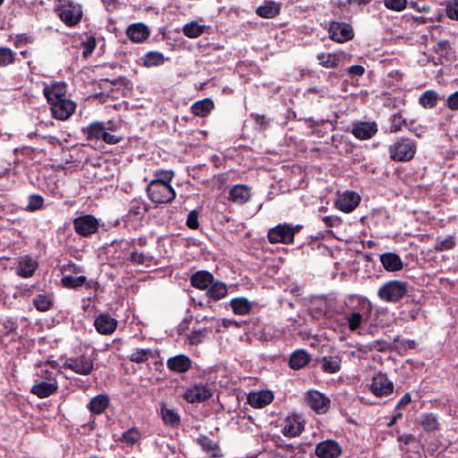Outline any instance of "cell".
Segmentation results:
<instances>
[{
	"label": "cell",
	"mask_w": 458,
	"mask_h": 458,
	"mask_svg": "<svg viewBox=\"0 0 458 458\" xmlns=\"http://www.w3.org/2000/svg\"><path fill=\"white\" fill-rule=\"evenodd\" d=\"M439 95L434 91L424 93L419 98L420 105L426 109H431L438 105Z\"/></svg>",
	"instance_id": "33"
},
{
	"label": "cell",
	"mask_w": 458,
	"mask_h": 458,
	"mask_svg": "<svg viewBox=\"0 0 458 458\" xmlns=\"http://www.w3.org/2000/svg\"><path fill=\"white\" fill-rule=\"evenodd\" d=\"M280 13V7L279 5L275 4V3H268L266 5L260 6L258 9L256 10V14L265 19H272L276 16H278Z\"/></svg>",
	"instance_id": "30"
},
{
	"label": "cell",
	"mask_w": 458,
	"mask_h": 458,
	"mask_svg": "<svg viewBox=\"0 0 458 458\" xmlns=\"http://www.w3.org/2000/svg\"><path fill=\"white\" fill-rule=\"evenodd\" d=\"M361 322H362V316L361 314L357 312L353 313L351 317L349 318V325H348L349 329L351 331H356V329L361 326Z\"/></svg>",
	"instance_id": "48"
},
{
	"label": "cell",
	"mask_w": 458,
	"mask_h": 458,
	"mask_svg": "<svg viewBox=\"0 0 458 458\" xmlns=\"http://www.w3.org/2000/svg\"><path fill=\"white\" fill-rule=\"evenodd\" d=\"M43 204H44V200L40 195H30L29 199H28V205L26 207V210H29V211L40 210L43 207Z\"/></svg>",
	"instance_id": "43"
},
{
	"label": "cell",
	"mask_w": 458,
	"mask_h": 458,
	"mask_svg": "<svg viewBox=\"0 0 458 458\" xmlns=\"http://www.w3.org/2000/svg\"><path fill=\"white\" fill-rule=\"evenodd\" d=\"M105 132H106L105 127L101 122L92 123L86 128V133L88 135V138L92 140L102 139Z\"/></svg>",
	"instance_id": "35"
},
{
	"label": "cell",
	"mask_w": 458,
	"mask_h": 458,
	"mask_svg": "<svg viewBox=\"0 0 458 458\" xmlns=\"http://www.w3.org/2000/svg\"><path fill=\"white\" fill-rule=\"evenodd\" d=\"M140 436L141 434L137 430V429H131L127 431L126 433L123 434L122 440L126 443H136L137 441L140 439Z\"/></svg>",
	"instance_id": "47"
},
{
	"label": "cell",
	"mask_w": 458,
	"mask_h": 458,
	"mask_svg": "<svg viewBox=\"0 0 458 458\" xmlns=\"http://www.w3.org/2000/svg\"><path fill=\"white\" fill-rule=\"evenodd\" d=\"M322 370L329 374H335L341 370V361L336 357H325L322 363Z\"/></svg>",
	"instance_id": "34"
},
{
	"label": "cell",
	"mask_w": 458,
	"mask_h": 458,
	"mask_svg": "<svg viewBox=\"0 0 458 458\" xmlns=\"http://www.w3.org/2000/svg\"><path fill=\"white\" fill-rule=\"evenodd\" d=\"M213 280H214L213 276L210 272L202 270V271L195 273L191 278V284L194 288L200 289V290H205L210 288L213 283Z\"/></svg>",
	"instance_id": "25"
},
{
	"label": "cell",
	"mask_w": 458,
	"mask_h": 458,
	"mask_svg": "<svg viewBox=\"0 0 458 458\" xmlns=\"http://www.w3.org/2000/svg\"><path fill=\"white\" fill-rule=\"evenodd\" d=\"M422 426L424 427V430L427 432L434 431L438 429V420L433 414H425L422 420Z\"/></svg>",
	"instance_id": "42"
},
{
	"label": "cell",
	"mask_w": 458,
	"mask_h": 458,
	"mask_svg": "<svg viewBox=\"0 0 458 458\" xmlns=\"http://www.w3.org/2000/svg\"><path fill=\"white\" fill-rule=\"evenodd\" d=\"M146 193L149 199L158 204L170 203L176 200V193L170 184L160 179L151 181L147 186Z\"/></svg>",
	"instance_id": "1"
},
{
	"label": "cell",
	"mask_w": 458,
	"mask_h": 458,
	"mask_svg": "<svg viewBox=\"0 0 458 458\" xmlns=\"http://www.w3.org/2000/svg\"><path fill=\"white\" fill-rule=\"evenodd\" d=\"M227 287L224 283L216 282L211 285L207 292V296L212 301H220L227 295Z\"/></svg>",
	"instance_id": "31"
},
{
	"label": "cell",
	"mask_w": 458,
	"mask_h": 458,
	"mask_svg": "<svg viewBox=\"0 0 458 458\" xmlns=\"http://www.w3.org/2000/svg\"><path fill=\"white\" fill-rule=\"evenodd\" d=\"M458 93H455L449 96L448 98V106L451 110H458Z\"/></svg>",
	"instance_id": "54"
},
{
	"label": "cell",
	"mask_w": 458,
	"mask_h": 458,
	"mask_svg": "<svg viewBox=\"0 0 458 458\" xmlns=\"http://www.w3.org/2000/svg\"><path fill=\"white\" fill-rule=\"evenodd\" d=\"M311 356L304 350H296L289 357L288 365L293 370H299L306 367L311 362Z\"/></svg>",
	"instance_id": "22"
},
{
	"label": "cell",
	"mask_w": 458,
	"mask_h": 458,
	"mask_svg": "<svg viewBox=\"0 0 458 458\" xmlns=\"http://www.w3.org/2000/svg\"><path fill=\"white\" fill-rule=\"evenodd\" d=\"M213 109H214V103L210 98H205L203 100L195 103L191 107L192 113L196 117H206L210 116V113L212 112Z\"/></svg>",
	"instance_id": "27"
},
{
	"label": "cell",
	"mask_w": 458,
	"mask_h": 458,
	"mask_svg": "<svg viewBox=\"0 0 458 458\" xmlns=\"http://www.w3.org/2000/svg\"><path fill=\"white\" fill-rule=\"evenodd\" d=\"M167 366L173 371L184 373L191 368L190 359L183 355L174 356L167 361Z\"/></svg>",
	"instance_id": "26"
},
{
	"label": "cell",
	"mask_w": 458,
	"mask_h": 458,
	"mask_svg": "<svg viewBox=\"0 0 458 458\" xmlns=\"http://www.w3.org/2000/svg\"><path fill=\"white\" fill-rule=\"evenodd\" d=\"M73 226L79 235L87 237L97 232L99 229V222L92 215H85L75 219L73 221Z\"/></svg>",
	"instance_id": "9"
},
{
	"label": "cell",
	"mask_w": 458,
	"mask_h": 458,
	"mask_svg": "<svg viewBox=\"0 0 458 458\" xmlns=\"http://www.w3.org/2000/svg\"><path fill=\"white\" fill-rule=\"evenodd\" d=\"M295 232L290 225H278L268 231V239L272 244H292L294 241Z\"/></svg>",
	"instance_id": "4"
},
{
	"label": "cell",
	"mask_w": 458,
	"mask_h": 458,
	"mask_svg": "<svg viewBox=\"0 0 458 458\" xmlns=\"http://www.w3.org/2000/svg\"><path fill=\"white\" fill-rule=\"evenodd\" d=\"M174 176H175L174 172L171 170H158L154 174V176L156 177L157 179L164 181V182H166L168 184H170V182L173 179Z\"/></svg>",
	"instance_id": "50"
},
{
	"label": "cell",
	"mask_w": 458,
	"mask_h": 458,
	"mask_svg": "<svg viewBox=\"0 0 458 458\" xmlns=\"http://www.w3.org/2000/svg\"><path fill=\"white\" fill-rule=\"evenodd\" d=\"M380 262L389 272H397L403 269V262L397 254L388 253L381 255Z\"/></svg>",
	"instance_id": "23"
},
{
	"label": "cell",
	"mask_w": 458,
	"mask_h": 458,
	"mask_svg": "<svg viewBox=\"0 0 458 458\" xmlns=\"http://www.w3.org/2000/svg\"><path fill=\"white\" fill-rule=\"evenodd\" d=\"M231 306L236 315L244 316L251 312L252 305L246 298H235L231 302Z\"/></svg>",
	"instance_id": "32"
},
{
	"label": "cell",
	"mask_w": 458,
	"mask_h": 458,
	"mask_svg": "<svg viewBox=\"0 0 458 458\" xmlns=\"http://www.w3.org/2000/svg\"><path fill=\"white\" fill-rule=\"evenodd\" d=\"M370 390L376 397L390 396L394 392V384L385 373H378L372 379Z\"/></svg>",
	"instance_id": "8"
},
{
	"label": "cell",
	"mask_w": 458,
	"mask_h": 458,
	"mask_svg": "<svg viewBox=\"0 0 458 458\" xmlns=\"http://www.w3.org/2000/svg\"><path fill=\"white\" fill-rule=\"evenodd\" d=\"M33 304L39 312H46L52 309L54 303L52 299L49 296L45 295V294H40L35 298Z\"/></svg>",
	"instance_id": "38"
},
{
	"label": "cell",
	"mask_w": 458,
	"mask_h": 458,
	"mask_svg": "<svg viewBox=\"0 0 458 458\" xmlns=\"http://www.w3.org/2000/svg\"><path fill=\"white\" fill-rule=\"evenodd\" d=\"M94 327L98 333L103 336H109L116 331L117 322L108 315H100L95 320Z\"/></svg>",
	"instance_id": "19"
},
{
	"label": "cell",
	"mask_w": 458,
	"mask_h": 458,
	"mask_svg": "<svg viewBox=\"0 0 458 458\" xmlns=\"http://www.w3.org/2000/svg\"><path fill=\"white\" fill-rule=\"evenodd\" d=\"M149 357V351L147 350H141L135 353L130 357V361H133L135 363H142L148 360Z\"/></svg>",
	"instance_id": "51"
},
{
	"label": "cell",
	"mask_w": 458,
	"mask_h": 458,
	"mask_svg": "<svg viewBox=\"0 0 458 458\" xmlns=\"http://www.w3.org/2000/svg\"><path fill=\"white\" fill-rule=\"evenodd\" d=\"M75 109L76 104L73 101L69 99H61L51 106V115L57 120L65 121L73 116Z\"/></svg>",
	"instance_id": "12"
},
{
	"label": "cell",
	"mask_w": 458,
	"mask_h": 458,
	"mask_svg": "<svg viewBox=\"0 0 458 458\" xmlns=\"http://www.w3.org/2000/svg\"><path fill=\"white\" fill-rule=\"evenodd\" d=\"M205 27L197 22H192L184 27V34L189 39H197L204 33Z\"/></svg>",
	"instance_id": "37"
},
{
	"label": "cell",
	"mask_w": 458,
	"mask_h": 458,
	"mask_svg": "<svg viewBox=\"0 0 458 458\" xmlns=\"http://www.w3.org/2000/svg\"><path fill=\"white\" fill-rule=\"evenodd\" d=\"M406 293L407 286L405 283L393 280L383 285L379 290L378 295L384 302H397L405 297Z\"/></svg>",
	"instance_id": "3"
},
{
	"label": "cell",
	"mask_w": 458,
	"mask_h": 458,
	"mask_svg": "<svg viewBox=\"0 0 458 458\" xmlns=\"http://www.w3.org/2000/svg\"><path fill=\"white\" fill-rule=\"evenodd\" d=\"M251 199V190L248 186L236 185L230 191V200L234 203L243 205Z\"/></svg>",
	"instance_id": "24"
},
{
	"label": "cell",
	"mask_w": 458,
	"mask_h": 458,
	"mask_svg": "<svg viewBox=\"0 0 458 458\" xmlns=\"http://www.w3.org/2000/svg\"><path fill=\"white\" fill-rule=\"evenodd\" d=\"M364 72H365L364 68L361 65H355V66H353V67L349 69V73L354 74V75H356V76H361L364 73Z\"/></svg>",
	"instance_id": "55"
},
{
	"label": "cell",
	"mask_w": 458,
	"mask_h": 458,
	"mask_svg": "<svg viewBox=\"0 0 458 458\" xmlns=\"http://www.w3.org/2000/svg\"><path fill=\"white\" fill-rule=\"evenodd\" d=\"M58 390V386L48 382H41L39 384L34 385L32 389V393L38 396L40 399H44L53 395Z\"/></svg>",
	"instance_id": "28"
},
{
	"label": "cell",
	"mask_w": 458,
	"mask_h": 458,
	"mask_svg": "<svg viewBox=\"0 0 458 458\" xmlns=\"http://www.w3.org/2000/svg\"><path fill=\"white\" fill-rule=\"evenodd\" d=\"M416 150V144L413 140L402 138L390 147V157L393 161L406 162L414 159Z\"/></svg>",
	"instance_id": "2"
},
{
	"label": "cell",
	"mask_w": 458,
	"mask_h": 458,
	"mask_svg": "<svg viewBox=\"0 0 458 458\" xmlns=\"http://www.w3.org/2000/svg\"><path fill=\"white\" fill-rule=\"evenodd\" d=\"M305 425L306 422L302 415L298 414H290L286 419V423L283 427V435L289 439L298 438L303 433Z\"/></svg>",
	"instance_id": "6"
},
{
	"label": "cell",
	"mask_w": 458,
	"mask_h": 458,
	"mask_svg": "<svg viewBox=\"0 0 458 458\" xmlns=\"http://www.w3.org/2000/svg\"><path fill=\"white\" fill-rule=\"evenodd\" d=\"M127 35L132 42L141 43L149 38L150 30L146 25H142V24H135V25H130L127 28Z\"/></svg>",
	"instance_id": "21"
},
{
	"label": "cell",
	"mask_w": 458,
	"mask_h": 458,
	"mask_svg": "<svg viewBox=\"0 0 458 458\" xmlns=\"http://www.w3.org/2000/svg\"><path fill=\"white\" fill-rule=\"evenodd\" d=\"M211 392L204 386H194L186 390L184 398L190 404L203 403L211 397Z\"/></svg>",
	"instance_id": "17"
},
{
	"label": "cell",
	"mask_w": 458,
	"mask_h": 458,
	"mask_svg": "<svg viewBox=\"0 0 458 458\" xmlns=\"http://www.w3.org/2000/svg\"><path fill=\"white\" fill-rule=\"evenodd\" d=\"M329 38L336 43H346L354 39L355 33L351 25L346 23L334 22L328 28Z\"/></svg>",
	"instance_id": "7"
},
{
	"label": "cell",
	"mask_w": 458,
	"mask_h": 458,
	"mask_svg": "<svg viewBox=\"0 0 458 458\" xmlns=\"http://www.w3.org/2000/svg\"><path fill=\"white\" fill-rule=\"evenodd\" d=\"M109 405V398L107 395H100L94 397L89 404V409L94 414L104 413Z\"/></svg>",
	"instance_id": "29"
},
{
	"label": "cell",
	"mask_w": 458,
	"mask_h": 458,
	"mask_svg": "<svg viewBox=\"0 0 458 458\" xmlns=\"http://www.w3.org/2000/svg\"><path fill=\"white\" fill-rule=\"evenodd\" d=\"M67 92V85L65 83H54L45 88L44 96L50 106L64 99Z\"/></svg>",
	"instance_id": "18"
},
{
	"label": "cell",
	"mask_w": 458,
	"mask_h": 458,
	"mask_svg": "<svg viewBox=\"0 0 458 458\" xmlns=\"http://www.w3.org/2000/svg\"><path fill=\"white\" fill-rule=\"evenodd\" d=\"M361 198L356 192L347 191L342 194L335 201V207L344 213H350L361 203Z\"/></svg>",
	"instance_id": "11"
},
{
	"label": "cell",
	"mask_w": 458,
	"mask_h": 458,
	"mask_svg": "<svg viewBox=\"0 0 458 458\" xmlns=\"http://www.w3.org/2000/svg\"><path fill=\"white\" fill-rule=\"evenodd\" d=\"M186 226L192 229V230H196L199 229L200 223H199V211L197 210H193L191 213H189L186 220Z\"/></svg>",
	"instance_id": "46"
},
{
	"label": "cell",
	"mask_w": 458,
	"mask_h": 458,
	"mask_svg": "<svg viewBox=\"0 0 458 458\" xmlns=\"http://www.w3.org/2000/svg\"><path fill=\"white\" fill-rule=\"evenodd\" d=\"M315 453L318 458H336L341 456L342 449L335 440L327 439L318 444Z\"/></svg>",
	"instance_id": "14"
},
{
	"label": "cell",
	"mask_w": 458,
	"mask_h": 458,
	"mask_svg": "<svg viewBox=\"0 0 458 458\" xmlns=\"http://www.w3.org/2000/svg\"><path fill=\"white\" fill-rule=\"evenodd\" d=\"M95 39L94 38H90V39L83 43V56L84 58H87L91 54L93 53V49L95 48Z\"/></svg>",
	"instance_id": "52"
},
{
	"label": "cell",
	"mask_w": 458,
	"mask_h": 458,
	"mask_svg": "<svg viewBox=\"0 0 458 458\" xmlns=\"http://www.w3.org/2000/svg\"><path fill=\"white\" fill-rule=\"evenodd\" d=\"M447 15L449 18L454 21L458 20V0H453L451 3H449L447 6Z\"/></svg>",
	"instance_id": "49"
},
{
	"label": "cell",
	"mask_w": 458,
	"mask_h": 458,
	"mask_svg": "<svg viewBox=\"0 0 458 458\" xmlns=\"http://www.w3.org/2000/svg\"><path fill=\"white\" fill-rule=\"evenodd\" d=\"M384 5L391 11L401 12L406 8L407 0H384Z\"/></svg>",
	"instance_id": "44"
},
{
	"label": "cell",
	"mask_w": 458,
	"mask_h": 458,
	"mask_svg": "<svg viewBox=\"0 0 458 458\" xmlns=\"http://www.w3.org/2000/svg\"><path fill=\"white\" fill-rule=\"evenodd\" d=\"M39 268L38 262L32 257H25L18 262L16 273L23 278H32Z\"/></svg>",
	"instance_id": "20"
},
{
	"label": "cell",
	"mask_w": 458,
	"mask_h": 458,
	"mask_svg": "<svg viewBox=\"0 0 458 458\" xmlns=\"http://www.w3.org/2000/svg\"><path fill=\"white\" fill-rule=\"evenodd\" d=\"M318 59L322 66L326 68H335L338 65V58L333 54H321Z\"/></svg>",
	"instance_id": "40"
},
{
	"label": "cell",
	"mask_w": 458,
	"mask_h": 458,
	"mask_svg": "<svg viewBox=\"0 0 458 458\" xmlns=\"http://www.w3.org/2000/svg\"><path fill=\"white\" fill-rule=\"evenodd\" d=\"M59 18L64 24L69 27H73L78 25L83 18V10L80 5H74L73 3H68L61 7L59 12Z\"/></svg>",
	"instance_id": "10"
},
{
	"label": "cell",
	"mask_w": 458,
	"mask_h": 458,
	"mask_svg": "<svg viewBox=\"0 0 458 458\" xmlns=\"http://www.w3.org/2000/svg\"><path fill=\"white\" fill-rule=\"evenodd\" d=\"M86 281V278L81 277H73V276H66L62 279V284L64 287L67 288H76L82 287Z\"/></svg>",
	"instance_id": "41"
},
{
	"label": "cell",
	"mask_w": 458,
	"mask_h": 458,
	"mask_svg": "<svg viewBox=\"0 0 458 458\" xmlns=\"http://www.w3.org/2000/svg\"><path fill=\"white\" fill-rule=\"evenodd\" d=\"M131 260L133 262L136 263H142L143 262V256L141 254H131Z\"/></svg>",
	"instance_id": "56"
},
{
	"label": "cell",
	"mask_w": 458,
	"mask_h": 458,
	"mask_svg": "<svg viewBox=\"0 0 458 458\" xmlns=\"http://www.w3.org/2000/svg\"><path fill=\"white\" fill-rule=\"evenodd\" d=\"M165 62L164 56L159 52H150L147 54L144 58L143 64L146 67H154L160 66Z\"/></svg>",
	"instance_id": "39"
},
{
	"label": "cell",
	"mask_w": 458,
	"mask_h": 458,
	"mask_svg": "<svg viewBox=\"0 0 458 458\" xmlns=\"http://www.w3.org/2000/svg\"><path fill=\"white\" fill-rule=\"evenodd\" d=\"M274 400V394L270 390L252 392L247 396L249 405L254 409H262L270 405Z\"/></svg>",
	"instance_id": "15"
},
{
	"label": "cell",
	"mask_w": 458,
	"mask_h": 458,
	"mask_svg": "<svg viewBox=\"0 0 458 458\" xmlns=\"http://www.w3.org/2000/svg\"><path fill=\"white\" fill-rule=\"evenodd\" d=\"M161 414L163 422L170 427H176L180 423V417L176 414L175 411L166 408V406L162 405L161 407Z\"/></svg>",
	"instance_id": "36"
},
{
	"label": "cell",
	"mask_w": 458,
	"mask_h": 458,
	"mask_svg": "<svg viewBox=\"0 0 458 458\" xmlns=\"http://www.w3.org/2000/svg\"><path fill=\"white\" fill-rule=\"evenodd\" d=\"M102 140L105 141L107 144L114 145V144H117L119 141H121V138L115 136V135H112V134H110V133L106 132H105V134L103 135Z\"/></svg>",
	"instance_id": "53"
},
{
	"label": "cell",
	"mask_w": 458,
	"mask_h": 458,
	"mask_svg": "<svg viewBox=\"0 0 458 458\" xmlns=\"http://www.w3.org/2000/svg\"><path fill=\"white\" fill-rule=\"evenodd\" d=\"M378 126L375 122H357L353 128V135L360 141H367L375 136Z\"/></svg>",
	"instance_id": "16"
},
{
	"label": "cell",
	"mask_w": 458,
	"mask_h": 458,
	"mask_svg": "<svg viewBox=\"0 0 458 458\" xmlns=\"http://www.w3.org/2000/svg\"><path fill=\"white\" fill-rule=\"evenodd\" d=\"M65 366L69 370L80 375H89L93 371V364L92 360L86 356H78L69 359L65 362Z\"/></svg>",
	"instance_id": "13"
},
{
	"label": "cell",
	"mask_w": 458,
	"mask_h": 458,
	"mask_svg": "<svg viewBox=\"0 0 458 458\" xmlns=\"http://www.w3.org/2000/svg\"><path fill=\"white\" fill-rule=\"evenodd\" d=\"M304 398L306 404L315 414H326L330 408L331 403L329 398L318 390H309L305 393Z\"/></svg>",
	"instance_id": "5"
},
{
	"label": "cell",
	"mask_w": 458,
	"mask_h": 458,
	"mask_svg": "<svg viewBox=\"0 0 458 458\" xmlns=\"http://www.w3.org/2000/svg\"><path fill=\"white\" fill-rule=\"evenodd\" d=\"M14 55L9 49L0 48V66H6L14 62Z\"/></svg>",
	"instance_id": "45"
},
{
	"label": "cell",
	"mask_w": 458,
	"mask_h": 458,
	"mask_svg": "<svg viewBox=\"0 0 458 458\" xmlns=\"http://www.w3.org/2000/svg\"><path fill=\"white\" fill-rule=\"evenodd\" d=\"M4 1H5V0H0V6L4 3Z\"/></svg>",
	"instance_id": "57"
}]
</instances>
